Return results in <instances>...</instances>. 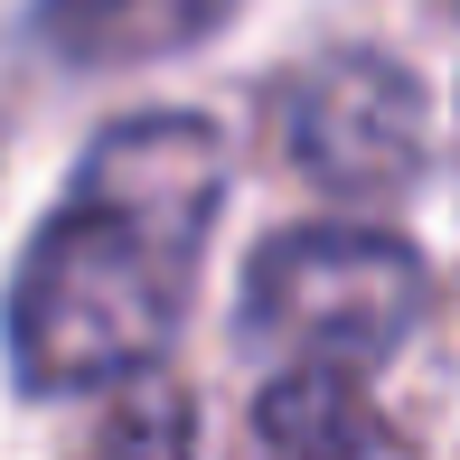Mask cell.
Here are the masks:
<instances>
[{"label":"cell","instance_id":"obj_2","mask_svg":"<svg viewBox=\"0 0 460 460\" xmlns=\"http://www.w3.org/2000/svg\"><path fill=\"white\" fill-rule=\"evenodd\" d=\"M432 273L385 226H291L244 263V339L282 367H385L423 329Z\"/></svg>","mask_w":460,"mask_h":460},{"label":"cell","instance_id":"obj_3","mask_svg":"<svg viewBox=\"0 0 460 460\" xmlns=\"http://www.w3.org/2000/svg\"><path fill=\"white\" fill-rule=\"evenodd\" d=\"M291 170L348 207H394L423 179V85L376 48H339L282 94Z\"/></svg>","mask_w":460,"mask_h":460},{"label":"cell","instance_id":"obj_1","mask_svg":"<svg viewBox=\"0 0 460 460\" xmlns=\"http://www.w3.org/2000/svg\"><path fill=\"white\" fill-rule=\"evenodd\" d=\"M226 207V132L207 113H132L94 132L10 273L0 348L19 394L141 385L198 301Z\"/></svg>","mask_w":460,"mask_h":460},{"label":"cell","instance_id":"obj_5","mask_svg":"<svg viewBox=\"0 0 460 460\" xmlns=\"http://www.w3.org/2000/svg\"><path fill=\"white\" fill-rule=\"evenodd\" d=\"M235 0H38L29 29L66 66H151V57L198 48Z\"/></svg>","mask_w":460,"mask_h":460},{"label":"cell","instance_id":"obj_4","mask_svg":"<svg viewBox=\"0 0 460 460\" xmlns=\"http://www.w3.org/2000/svg\"><path fill=\"white\" fill-rule=\"evenodd\" d=\"M254 432L273 460H413L348 367H273L254 394Z\"/></svg>","mask_w":460,"mask_h":460}]
</instances>
